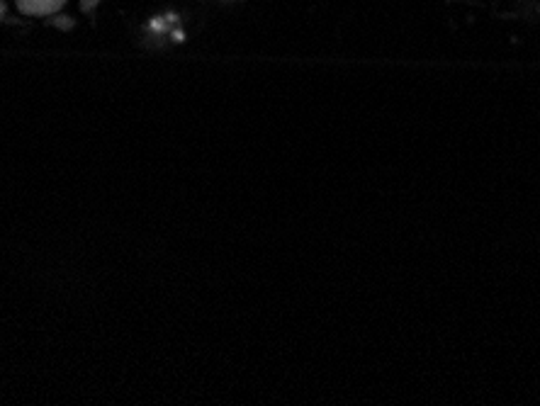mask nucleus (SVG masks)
<instances>
[{"mask_svg": "<svg viewBox=\"0 0 540 406\" xmlns=\"http://www.w3.org/2000/svg\"><path fill=\"white\" fill-rule=\"evenodd\" d=\"M66 0H18V10L32 18H52L64 10Z\"/></svg>", "mask_w": 540, "mask_h": 406, "instance_id": "nucleus-1", "label": "nucleus"}, {"mask_svg": "<svg viewBox=\"0 0 540 406\" xmlns=\"http://www.w3.org/2000/svg\"><path fill=\"white\" fill-rule=\"evenodd\" d=\"M100 3H103V0H81V10L83 13H93Z\"/></svg>", "mask_w": 540, "mask_h": 406, "instance_id": "nucleus-2", "label": "nucleus"}, {"mask_svg": "<svg viewBox=\"0 0 540 406\" xmlns=\"http://www.w3.org/2000/svg\"><path fill=\"white\" fill-rule=\"evenodd\" d=\"M54 25H59V27H71V25H73V22H71V20H61V18H59V15H56Z\"/></svg>", "mask_w": 540, "mask_h": 406, "instance_id": "nucleus-3", "label": "nucleus"}, {"mask_svg": "<svg viewBox=\"0 0 540 406\" xmlns=\"http://www.w3.org/2000/svg\"><path fill=\"white\" fill-rule=\"evenodd\" d=\"M3 18H5V5L0 3V20H3Z\"/></svg>", "mask_w": 540, "mask_h": 406, "instance_id": "nucleus-4", "label": "nucleus"}]
</instances>
